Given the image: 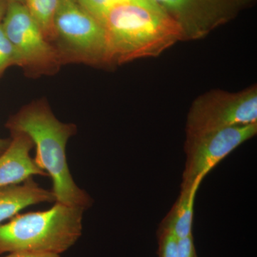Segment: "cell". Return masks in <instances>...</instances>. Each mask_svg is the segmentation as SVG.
Listing matches in <instances>:
<instances>
[{"mask_svg": "<svg viewBox=\"0 0 257 257\" xmlns=\"http://www.w3.org/2000/svg\"><path fill=\"white\" fill-rule=\"evenodd\" d=\"M12 133L28 135L36 147L37 165L52 179L55 202L87 209L92 199L74 182L68 164L66 147L76 133L75 125L56 118L46 102L36 101L25 106L8 121Z\"/></svg>", "mask_w": 257, "mask_h": 257, "instance_id": "1", "label": "cell"}, {"mask_svg": "<svg viewBox=\"0 0 257 257\" xmlns=\"http://www.w3.org/2000/svg\"><path fill=\"white\" fill-rule=\"evenodd\" d=\"M101 23L105 29L111 65L158 57L182 41L177 24L157 6L116 5Z\"/></svg>", "mask_w": 257, "mask_h": 257, "instance_id": "2", "label": "cell"}, {"mask_svg": "<svg viewBox=\"0 0 257 257\" xmlns=\"http://www.w3.org/2000/svg\"><path fill=\"white\" fill-rule=\"evenodd\" d=\"M55 202L50 209L18 214L0 224V254H60L72 247L82 236L85 209Z\"/></svg>", "mask_w": 257, "mask_h": 257, "instance_id": "3", "label": "cell"}, {"mask_svg": "<svg viewBox=\"0 0 257 257\" xmlns=\"http://www.w3.org/2000/svg\"><path fill=\"white\" fill-rule=\"evenodd\" d=\"M54 32L61 60L111 65L105 29L78 0H60Z\"/></svg>", "mask_w": 257, "mask_h": 257, "instance_id": "4", "label": "cell"}, {"mask_svg": "<svg viewBox=\"0 0 257 257\" xmlns=\"http://www.w3.org/2000/svg\"><path fill=\"white\" fill-rule=\"evenodd\" d=\"M253 123H257L256 84L236 92L214 89L193 101L186 135Z\"/></svg>", "mask_w": 257, "mask_h": 257, "instance_id": "5", "label": "cell"}, {"mask_svg": "<svg viewBox=\"0 0 257 257\" xmlns=\"http://www.w3.org/2000/svg\"><path fill=\"white\" fill-rule=\"evenodd\" d=\"M2 25L14 48L18 65L33 74L52 73L58 68L62 60L57 48L24 3L9 1Z\"/></svg>", "mask_w": 257, "mask_h": 257, "instance_id": "6", "label": "cell"}, {"mask_svg": "<svg viewBox=\"0 0 257 257\" xmlns=\"http://www.w3.org/2000/svg\"><path fill=\"white\" fill-rule=\"evenodd\" d=\"M256 134L257 123H253L186 135V163L181 187L202 182L221 160Z\"/></svg>", "mask_w": 257, "mask_h": 257, "instance_id": "7", "label": "cell"}, {"mask_svg": "<svg viewBox=\"0 0 257 257\" xmlns=\"http://www.w3.org/2000/svg\"><path fill=\"white\" fill-rule=\"evenodd\" d=\"M177 24L182 41L204 38L234 20L256 0H153Z\"/></svg>", "mask_w": 257, "mask_h": 257, "instance_id": "8", "label": "cell"}, {"mask_svg": "<svg viewBox=\"0 0 257 257\" xmlns=\"http://www.w3.org/2000/svg\"><path fill=\"white\" fill-rule=\"evenodd\" d=\"M9 147L0 155V189L23 183L33 176L48 177L38 167L30 151L34 143L24 133H12Z\"/></svg>", "mask_w": 257, "mask_h": 257, "instance_id": "9", "label": "cell"}, {"mask_svg": "<svg viewBox=\"0 0 257 257\" xmlns=\"http://www.w3.org/2000/svg\"><path fill=\"white\" fill-rule=\"evenodd\" d=\"M53 202L55 198L52 191L42 188L32 178L0 189V224L30 206Z\"/></svg>", "mask_w": 257, "mask_h": 257, "instance_id": "10", "label": "cell"}, {"mask_svg": "<svg viewBox=\"0 0 257 257\" xmlns=\"http://www.w3.org/2000/svg\"><path fill=\"white\" fill-rule=\"evenodd\" d=\"M201 182L202 181H198L193 185L181 187L178 199L161 222L159 229L168 230L177 239L192 234L194 199Z\"/></svg>", "mask_w": 257, "mask_h": 257, "instance_id": "11", "label": "cell"}, {"mask_svg": "<svg viewBox=\"0 0 257 257\" xmlns=\"http://www.w3.org/2000/svg\"><path fill=\"white\" fill-rule=\"evenodd\" d=\"M59 2L60 0H24V4L50 42L55 39L54 18Z\"/></svg>", "mask_w": 257, "mask_h": 257, "instance_id": "12", "label": "cell"}, {"mask_svg": "<svg viewBox=\"0 0 257 257\" xmlns=\"http://www.w3.org/2000/svg\"><path fill=\"white\" fill-rule=\"evenodd\" d=\"M78 2L100 23L107 12L116 5L124 3H138L149 6H157L153 0H78Z\"/></svg>", "mask_w": 257, "mask_h": 257, "instance_id": "13", "label": "cell"}, {"mask_svg": "<svg viewBox=\"0 0 257 257\" xmlns=\"http://www.w3.org/2000/svg\"><path fill=\"white\" fill-rule=\"evenodd\" d=\"M159 257H177L178 239L168 230H157Z\"/></svg>", "mask_w": 257, "mask_h": 257, "instance_id": "14", "label": "cell"}, {"mask_svg": "<svg viewBox=\"0 0 257 257\" xmlns=\"http://www.w3.org/2000/svg\"><path fill=\"white\" fill-rule=\"evenodd\" d=\"M13 64H18L16 55L11 42L5 35L3 25L0 23V73Z\"/></svg>", "mask_w": 257, "mask_h": 257, "instance_id": "15", "label": "cell"}, {"mask_svg": "<svg viewBox=\"0 0 257 257\" xmlns=\"http://www.w3.org/2000/svg\"><path fill=\"white\" fill-rule=\"evenodd\" d=\"M177 257H197L193 234L178 239Z\"/></svg>", "mask_w": 257, "mask_h": 257, "instance_id": "16", "label": "cell"}, {"mask_svg": "<svg viewBox=\"0 0 257 257\" xmlns=\"http://www.w3.org/2000/svg\"><path fill=\"white\" fill-rule=\"evenodd\" d=\"M4 257H61L55 253H42L32 252H11Z\"/></svg>", "mask_w": 257, "mask_h": 257, "instance_id": "17", "label": "cell"}, {"mask_svg": "<svg viewBox=\"0 0 257 257\" xmlns=\"http://www.w3.org/2000/svg\"><path fill=\"white\" fill-rule=\"evenodd\" d=\"M10 142H11V140H10V139H8V140L0 139V155L9 147Z\"/></svg>", "mask_w": 257, "mask_h": 257, "instance_id": "18", "label": "cell"}, {"mask_svg": "<svg viewBox=\"0 0 257 257\" xmlns=\"http://www.w3.org/2000/svg\"><path fill=\"white\" fill-rule=\"evenodd\" d=\"M7 8H8V4H7L6 1L5 0H0V20L4 18Z\"/></svg>", "mask_w": 257, "mask_h": 257, "instance_id": "19", "label": "cell"}, {"mask_svg": "<svg viewBox=\"0 0 257 257\" xmlns=\"http://www.w3.org/2000/svg\"><path fill=\"white\" fill-rule=\"evenodd\" d=\"M9 1L19 2V3H24V0H9Z\"/></svg>", "mask_w": 257, "mask_h": 257, "instance_id": "20", "label": "cell"}]
</instances>
